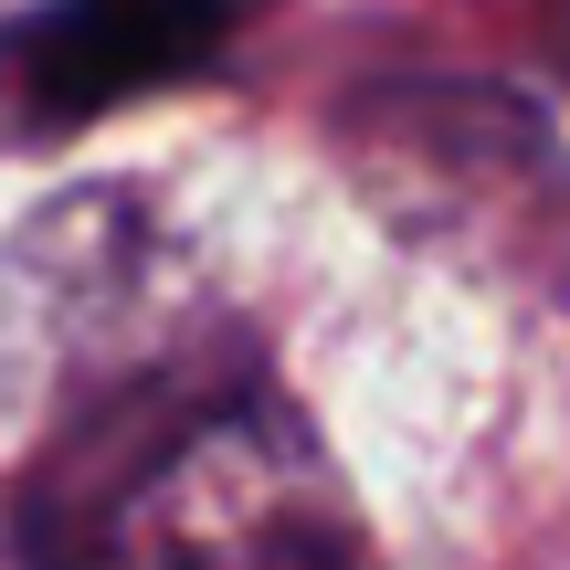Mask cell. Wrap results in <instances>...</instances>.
<instances>
[{
  "label": "cell",
  "mask_w": 570,
  "mask_h": 570,
  "mask_svg": "<svg viewBox=\"0 0 570 570\" xmlns=\"http://www.w3.org/2000/svg\"><path fill=\"white\" fill-rule=\"evenodd\" d=\"M244 11L254 0H63L32 42V96L53 117H96V106L180 75L190 53H212Z\"/></svg>",
  "instance_id": "7a4b0ae2"
},
{
  "label": "cell",
  "mask_w": 570,
  "mask_h": 570,
  "mask_svg": "<svg viewBox=\"0 0 570 570\" xmlns=\"http://www.w3.org/2000/svg\"><path fill=\"white\" fill-rule=\"evenodd\" d=\"M32 570H381L338 454L244 370H138L21 487Z\"/></svg>",
  "instance_id": "6da1fadb"
}]
</instances>
